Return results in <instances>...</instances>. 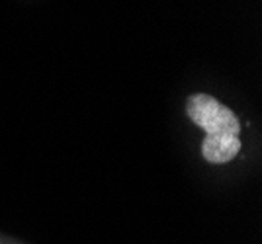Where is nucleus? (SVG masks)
<instances>
[{"mask_svg": "<svg viewBox=\"0 0 262 244\" xmlns=\"http://www.w3.org/2000/svg\"><path fill=\"white\" fill-rule=\"evenodd\" d=\"M186 113L198 127L208 135H233L239 137L241 125L235 113L219 100L208 94H196L186 102Z\"/></svg>", "mask_w": 262, "mask_h": 244, "instance_id": "f257e3e1", "label": "nucleus"}, {"mask_svg": "<svg viewBox=\"0 0 262 244\" xmlns=\"http://www.w3.org/2000/svg\"><path fill=\"white\" fill-rule=\"evenodd\" d=\"M241 141L233 135H208L202 143V155L211 164H225L239 155Z\"/></svg>", "mask_w": 262, "mask_h": 244, "instance_id": "f03ea898", "label": "nucleus"}]
</instances>
